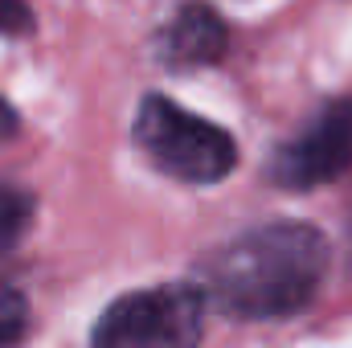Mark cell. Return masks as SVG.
Masks as SVG:
<instances>
[{"label": "cell", "instance_id": "cell-1", "mask_svg": "<svg viewBox=\"0 0 352 348\" xmlns=\"http://www.w3.org/2000/svg\"><path fill=\"white\" fill-rule=\"evenodd\" d=\"M328 274V242L307 221H270L238 234L205 262V295L246 320L307 307Z\"/></svg>", "mask_w": 352, "mask_h": 348}, {"label": "cell", "instance_id": "cell-2", "mask_svg": "<svg viewBox=\"0 0 352 348\" xmlns=\"http://www.w3.org/2000/svg\"><path fill=\"white\" fill-rule=\"evenodd\" d=\"M135 148L173 180L213 184L234 173L238 148L217 123L176 107L164 94H148L135 115Z\"/></svg>", "mask_w": 352, "mask_h": 348}, {"label": "cell", "instance_id": "cell-3", "mask_svg": "<svg viewBox=\"0 0 352 348\" xmlns=\"http://www.w3.org/2000/svg\"><path fill=\"white\" fill-rule=\"evenodd\" d=\"M205 291L197 283H160L119 295L94 324L90 348H197Z\"/></svg>", "mask_w": 352, "mask_h": 348}, {"label": "cell", "instance_id": "cell-4", "mask_svg": "<svg viewBox=\"0 0 352 348\" xmlns=\"http://www.w3.org/2000/svg\"><path fill=\"white\" fill-rule=\"evenodd\" d=\"M352 168V98L324 102L311 123L270 156V180L283 188H320Z\"/></svg>", "mask_w": 352, "mask_h": 348}, {"label": "cell", "instance_id": "cell-5", "mask_svg": "<svg viewBox=\"0 0 352 348\" xmlns=\"http://www.w3.org/2000/svg\"><path fill=\"white\" fill-rule=\"evenodd\" d=\"M226 54V25L209 12V8H180L176 21L160 37V58L176 70H192V66H209Z\"/></svg>", "mask_w": 352, "mask_h": 348}, {"label": "cell", "instance_id": "cell-6", "mask_svg": "<svg viewBox=\"0 0 352 348\" xmlns=\"http://www.w3.org/2000/svg\"><path fill=\"white\" fill-rule=\"evenodd\" d=\"M29 221H33V197L12 184H0V250L16 246Z\"/></svg>", "mask_w": 352, "mask_h": 348}, {"label": "cell", "instance_id": "cell-7", "mask_svg": "<svg viewBox=\"0 0 352 348\" xmlns=\"http://www.w3.org/2000/svg\"><path fill=\"white\" fill-rule=\"evenodd\" d=\"M29 332V303L16 287L0 283V348H16Z\"/></svg>", "mask_w": 352, "mask_h": 348}, {"label": "cell", "instance_id": "cell-8", "mask_svg": "<svg viewBox=\"0 0 352 348\" xmlns=\"http://www.w3.org/2000/svg\"><path fill=\"white\" fill-rule=\"evenodd\" d=\"M33 25L25 0H0V33H25Z\"/></svg>", "mask_w": 352, "mask_h": 348}, {"label": "cell", "instance_id": "cell-9", "mask_svg": "<svg viewBox=\"0 0 352 348\" xmlns=\"http://www.w3.org/2000/svg\"><path fill=\"white\" fill-rule=\"evenodd\" d=\"M16 131V111L8 107V98H0V140Z\"/></svg>", "mask_w": 352, "mask_h": 348}]
</instances>
